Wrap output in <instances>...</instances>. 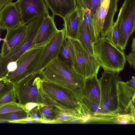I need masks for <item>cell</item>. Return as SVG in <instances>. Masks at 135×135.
<instances>
[{
	"label": "cell",
	"mask_w": 135,
	"mask_h": 135,
	"mask_svg": "<svg viewBox=\"0 0 135 135\" xmlns=\"http://www.w3.org/2000/svg\"><path fill=\"white\" fill-rule=\"evenodd\" d=\"M39 74L42 79L70 92L80 102L84 79L72 66L58 57L46 66Z\"/></svg>",
	"instance_id": "cell-1"
},
{
	"label": "cell",
	"mask_w": 135,
	"mask_h": 135,
	"mask_svg": "<svg viewBox=\"0 0 135 135\" xmlns=\"http://www.w3.org/2000/svg\"><path fill=\"white\" fill-rule=\"evenodd\" d=\"M93 49L94 55L104 71L119 74L123 70L126 61L123 50L114 45L105 38H98Z\"/></svg>",
	"instance_id": "cell-2"
},
{
	"label": "cell",
	"mask_w": 135,
	"mask_h": 135,
	"mask_svg": "<svg viewBox=\"0 0 135 135\" xmlns=\"http://www.w3.org/2000/svg\"><path fill=\"white\" fill-rule=\"evenodd\" d=\"M46 44L32 46L27 50L16 61V69L13 71L8 73L2 78L15 86L34 73Z\"/></svg>",
	"instance_id": "cell-3"
},
{
	"label": "cell",
	"mask_w": 135,
	"mask_h": 135,
	"mask_svg": "<svg viewBox=\"0 0 135 135\" xmlns=\"http://www.w3.org/2000/svg\"><path fill=\"white\" fill-rule=\"evenodd\" d=\"M100 98V106L114 116L118 115L117 84L121 78L119 74L107 71L98 79Z\"/></svg>",
	"instance_id": "cell-4"
},
{
	"label": "cell",
	"mask_w": 135,
	"mask_h": 135,
	"mask_svg": "<svg viewBox=\"0 0 135 135\" xmlns=\"http://www.w3.org/2000/svg\"><path fill=\"white\" fill-rule=\"evenodd\" d=\"M115 22L119 35L120 47L123 50L135 30V0H125Z\"/></svg>",
	"instance_id": "cell-5"
},
{
	"label": "cell",
	"mask_w": 135,
	"mask_h": 135,
	"mask_svg": "<svg viewBox=\"0 0 135 135\" xmlns=\"http://www.w3.org/2000/svg\"><path fill=\"white\" fill-rule=\"evenodd\" d=\"M118 0H102L93 17L94 32L98 39L104 38L113 24Z\"/></svg>",
	"instance_id": "cell-6"
},
{
	"label": "cell",
	"mask_w": 135,
	"mask_h": 135,
	"mask_svg": "<svg viewBox=\"0 0 135 135\" xmlns=\"http://www.w3.org/2000/svg\"><path fill=\"white\" fill-rule=\"evenodd\" d=\"M42 81L39 74L33 73L15 86L18 103L23 106L30 102L41 103L43 93Z\"/></svg>",
	"instance_id": "cell-7"
},
{
	"label": "cell",
	"mask_w": 135,
	"mask_h": 135,
	"mask_svg": "<svg viewBox=\"0 0 135 135\" xmlns=\"http://www.w3.org/2000/svg\"><path fill=\"white\" fill-rule=\"evenodd\" d=\"M71 39L74 50L72 66L84 79L97 75L100 67L95 55L88 52L77 39Z\"/></svg>",
	"instance_id": "cell-8"
},
{
	"label": "cell",
	"mask_w": 135,
	"mask_h": 135,
	"mask_svg": "<svg viewBox=\"0 0 135 135\" xmlns=\"http://www.w3.org/2000/svg\"><path fill=\"white\" fill-rule=\"evenodd\" d=\"M42 87L46 94L60 103L82 113L81 103L73 94L55 84L42 79Z\"/></svg>",
	"instance_id": "cell-9"
},
{
	"label": "cell",
	"mask_w": 135,
	"mask_h": 135,
	"mask_svg": "<svg viewBox=\"0 0 135 135\" xmlns=\"http://www.w3.org/2000/svg\"><path fill=\"white\" fill-rule=\"evenodd\" d=\"M15 3L19 11L21 21L27 24L37 16L49 15L44 0H17Z\"/></svg>",
	"instance_id": "cell-10"
},
{
	"label": "cell",
	"mask_w": 135,
	"mask_h": 135,
	"mask_svg": "<svg viewBox=\"0 0 135 135\" xmlns=\"http://www.w3.org/2000/svg\"><path fill=\"white\" fill-rule=\"evenodd\" d=\"M64 38V32L63 28L58 30L46 44L34 73L39 74L46 66L58 57L61 47Z\"/></svg>",
	"instance_id": "cell-11"
},
{
	"label": "cell",
	"mask_w": 135,
	"mask_h": 135,
	"mask_svg": "<svg viewBox=\"0 0 135 135\" xmlns=\"http://www.w3.org/2000/svg\"><path fill=\"white\" fill-rule=\"evenodd\" d=\"M118 115L131 114L135 117V88L120 80L117 84Z\"/></svg>",
	"instance_id": "cell-12"
},
{
	"label": "cell",
	"mask_w": 135,
	"mask_h": 135,
	"mask_svg": "<svg viewBox=\"0 0 135 135\" xmlns=\"http://www.w3.org/2000/svg\"><path fill=\"white\" fill-rule=\"evenodd\" d=\"M27 24L21 22L16 28L7 31L6 35L2 39L0 56L4 57L14 51L21 44L26 34Z\"/></svg>",
	"instance_id": "cell-13"
},
{
	"label": "cell",
	"mask_w": 135,
	"mask_h": 135,
	"mask_svg": "<svg viewBox=\"0 0 135 135\" xmlns=\"http://www.w3.org/2000/svg\"><path fill=\"white\" fill-rule=\"evenodd\" d=\"M21 22L19 11L15 2H9L0 11V27L2 30L13 29Z\"/></svg>",
	"instance_id": "cell-14"
},
{
	"label": "cell",
	"mask_w": 135,
	"mask_h": 135,
	"mask_svg": "<svg viewBox=\"0 0 135 135\" xmlns=\"http://www.w3.org/2000/svg\"><path fill=\"white\" fill-rule=\"evenodd\" d=\"M54 16L46 15L40 26L32 46L47 43L58 31L54 22Z\"/></svg>",
	"instance_id": "cell-15"
},
{
	"label": "cell",
	"mask_w": 135,
	"mask_h": 135,
	"mask_svg": "<svg viewBox=\"0 0 135 135\" xmlns=\"http://www.w3.org/2000/svg\"><path fill=\"white\" fill-rule=\"evenodd\" d=\"M63 20L64 37L77 40L79 30L83 21L82 9L77 6Z\"/></svg>",
	"instance_id": "cell-16"
},
{
	"label": "cell",
	"mask_w": 135,
	"mask_h": 135,
	"mask_svg": "<svg viewBox=\"0 0 135 135\" xmlns=\"http://www.w3.org/2000/svg\"><path fill=\"white\" fill-rule=\"evenodd\" d=\"M80 102H88L100 106V91L97 75L84 79Z\"/></svg>",
	"instance_id": "cell-17"
},
{
	"label": "cell",
	"mask_w": 135,
	"mask_h": 135,
	"mask_svg": "<svg viewBox=\"0 0 135 135\" xmlns=\"http://www.w3.org/2000/svg\"><path fill=\"white\" fill-rule=\"evenodd\" d=\"M44 93L46 101L55 110L56 115L55 123H63L64 122L71 119L80 118L83 117L82 114L79 112L66 106L55 100L44 92Z\"/></svg>",
	"instance_id": "cell-18"
},
{
	"label": "cell",
	"mask_w": 135,
	"mask_h": 135,
	"mask_svg": "<svg viewBox=\"0 0 135 135\" xmlns=\"http://www.w3.org/2000/svg\"><path fill=\"white\" fill-rule=\"evenodd\" d=\"M52 15H57L64 20L76 7V0H44Z\"/></svg>",
	"instance_id": "cell-19"
},
{
	"label": "cell",
	"mask_w": 135,
	"mask_h": 135,
	"mask_svg": "<svg viewBox=\"0 0 135 135\" xmlns=\"http://www.w3.org/2000/svg\"><path fill=\"white\" fill-rule=\"evenodd\" d=\"M77 6L83 11V21L85 24L92 42L94 44L98 40L96 37L93 22V15L89 7L88 0H76Z\"/></svg>",
	"instance_id": "cell-20"
},
{
	"label": "cell",
	"mask_w": 135,
	"mask_h": 135,
	"mask_svg": "<svg viewBox=\"0 0 135 135\" xmlns=\"http://www.w3.org/2000/svg\"><path fill=\"white\" fill-rule=\"evenodd\" d=\"M74 50L70 38L65 37L61 44L59 57L63 61L72 66Z\"/></svg>",
	"instance_id": "cell-21"
},
{
	"label": "cell",
	"mask_w": 135,
	"mask_h": 135,
	"mask_svg": "<svg viewBox=\"0 0 135 135\" xmlns=\"http://www.w3.org/2000/svg\"><path fill=\"white\" fill-rule=\"evenodd\" d=\"M37 108L40 119L44 120L45 123H55L56 115L55 110L47 102L45 97L42 103L38 104Z\"/></svg>",
	"instance_id": "cell-22"
},
{
	"label": "cell",
	"mask_w": 135,
	"mask_h": 135,
	"mask_svg": "<svg viewBox=\"0 0 135 135\" xmlns=\"http://www.w3.org/2000/svg\"><path fill=\"white\" fill-rule=\"evenodd\" d=\"M77 40L83 48L90 54L95 55L93 46L86 27L83 21L80 27Z\"/></svg>",
	"instance_id": "cell-23"
},
{
	"label": "cell",
	"mask_w": 135,
	"mask_h": 135,
	"mask_svg": "<svg viewBox=\"0 0 135 135\" xmlns=\"http://www.w3.org/2000/svg\"><path fill=\"white\" fill-rule=\"evenodd\" d=\"M135 118L131 114H125L108 117L105 121L116 124H133L135 122Z\"/></svg>",
	"instance_id": "cell-24"
},
{
	"label": "cell",
	"mask_w": 135,
	"mask_h": 135,
	"mask_svg": "<svg viewBox=\"0 0 135 135\" xmlns=\"http://www.w3.org/2000/svg\"><path fill=\"white\" fill-rule=\"evenodd\" d=\"M29 117L28 112L26 109L0 114V120L15 121L22 120Z\"/></svg>",
	"instance_id": "cell-25"
},
{
	"label": "cell",
	"mask_w": 135,
	"mask_h": 135,
	"mask_svg": "<svg viewBox=\"0 0 135 135\" xmlns=\"http://www.w3.org/2000/svg\"><path fill=\"white\" fill-rule=\"evenodd\" d=\"M25 109H26L24 106L16 102H13L0 105V114L20 111Z\"/></svg>",
	"instance_id": "cell-26"
},
{
	"label": "cell",
	"mask_w": 135,
	"mask_h": 135,
	"mask_svg": "<svg viewBox=\"0 0 135 135\" xmlns=\"http://www.w3.org/2000/svg\"><path fill=\"white\" fill-rule=\"evenodd\" d=\"M105 38L114 45L120 48L119 44V35L115 22H114L107 34Z\"/></svg>",
	"instance_id": "cell-27"
},
{
	"label": "cell",
	"mask_w": 135,
	"mask_h": 135,
	"mask_svg": "<svg viewBox=\"0 0 135 135\" xmlns=\"http://www.w3.org/2000/svg\"><path fill=\"white\" fill-rule=\"evenodd\" d=\"M16 98L14 86L11 89L0 96V105L16 102Z\"/></svg>",
	"instance_id": "cell-28"
},
{
	"label": "cell",
	"mask_w": 135,
	"mask_h": 135,
	"mask_svg": "<svg viewBox=\"0 0 135 135\" xmlns=\"http://www.w3.org/2000/svg\"><path fill=\"white\" fill-rule=\"evenodd\" d=\"M131 52L128 55H125L126 60L129 64L131 67L135 69V38H132Z\"/></svg>",
	"instance_id": "cell-29"
},
{
	"label": "cell",
	"mask_w": 135,
	"mask_h": 135,
	"mask_svg": "<svg viewBox=\"0 0 135 135\" xmlns=\"http://www.w3.org/2000/svg\"><path fill=\"white\" fill-rule=\"evenodd\" d=\"M14 86L12 83L0 78V96L10 90Z\"/></svg>",
	"instance_id": "cell-30"
},
{
	"label": "cell",
	"mask_w": 135,
	"mask_h": 135,
	"mask_svg": "<svg viewBox=\"0 0 135 135\" xmlns=\"http://www.w3.org/2000/svg\"><path fill=\"white\" fill-rule=\"evenodd\" d=\"M102 0H88L89 7L93 15L100 5Z\"/></svg>",
	"instance_id": "cell-31"
},
{
	"label": "cell",
	"mask_w": 135,
	"mask_h": 135,
	"mask_svg": "<svg viewBox=\"0 0 135 135\" xmlns=\"http://www.w3.org/2000/svg\"><path fill=\"white\" fill-rule=\"evenodd\" d=\"M29 117H30L35 122H40L37 106L28 112Z\"/></svg>",
	"instance_id": "cell-32"
},
{
	"label": "cell",
	"mask_w": 135,
	"mask_h": 135,
	"mask_svg": "<svg viewBox=\"0 0 135 135\" xmlns=\"http://www.w3.org/2000/svg\"><path fill=\"white\" fill-rule=\"evenodd\" d=\"M17 67V65L16 61H13L9 63L6 68L7 74L9 72L15 71Z\"/></svg>",
	"instance_id": "cell-33"
},
{
	"label": "cell",
	"mask_w": 135,
	"mask_h": 135,
	"mask_svg": "<svg viewBox=\"0 0 135 135\" xmlns=\"http://www.w3.org/2000/svg\"><path fill=\"white\" fill-rule=\"evenodd\" d=\"M38 104L34 102H30L27 103L25 107L28 112L37 106Z\"/></svg>",
	"instance_id": "cell-34"
},
{
	"label": "cell",
	"mask_w": 135,
	"mask_h": 135,
	"mask_svg": "<svg viewBox=\"0 0 135 135\" xmlns=\"http://www.w3.org/2000/svg\"><path fill=\"white\" fill-rule=\"evenodd\" d=\"M80 118L71 119L64 122L63 123L70 124L80 123Z\"/></svg>",
	"instance_id": "cell-35"
},
{
	"label": "cell",
	"mask_w": 135,
	"mask_h": 135,
	"mask_svg": "<svg viewBox=\"0 0 135 135\" xmlns=\"http://www.w3.org/2000/svg\"><path fill=\"white\" fill-rule=\"evenodd\" d=\"M12 0H0V11L7 4Z\"/></svg>",
	"instance_id": "cell-36"
},
{
	"label": "cell",
	"mask_w": 135,
	"mask_h": 135,
	"mask_svg": "<svg viewBox=\"0 0 135 135\" xmlns=\"http://www.w3.org/2000/svg\"><path fill=\"white\" fill-rule=\"evenodd\" d=\"M129 86L135 88V77L132 76V79L126 82Z\"/></svg>",
	"instance_id": "cell-37"
},
{
	"label": "cell",
	"mask_w": 135,
	"mask_h": 135,
	"mask_svg": "<svg viewBox=\"0 0 135 135\" xmlns=\"http://www.w3.org/2000/svg\"><path fill=\"white\" fill-rule=\"evenodd\" d=\"M11 121L5 120H0V124L11 123Z\"/></svg>",
	"instance_id": "cell-38"
},
{
	"label": "cell",
	"mask_w": 135,
	"mask_h": 135,
	"mask_svg": "<svg viewBox=\"0 0 135 135\" xmlns=\"http://www.w3.org/2000/svg\"><path fill=\"white\" fill-rule=\"evenodd\" d=\"M1 34L0 33V42H1V40H2V39H3V38H1Z\"/></svg>",
	"instance_id": "cell-39"
},
{
	"label": "cell",
	"mask_w": 135,
	"mask_h": 135,
	"mask_svg": "<svg viewBox=\"0 0 135 135\" xmlns=\"http://www.w3.org/2000/svg\"><path fill=\"white\" fill-rule=\"evenodd\" d=\"M2 30V28L0 27V31H1Z\"/></svg>",
	"instance_id": "cell-40"
}]
</instances>
